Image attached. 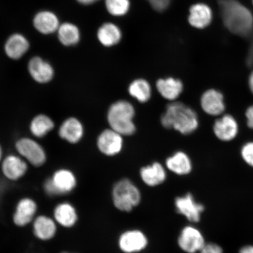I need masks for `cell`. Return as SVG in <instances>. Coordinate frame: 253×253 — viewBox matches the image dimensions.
<instances>
[{
  "label": "cell",
  "mask_w": 253,
  "mask_h": 253,
  "mask_svg": "<svg viewBox=\"0 0 253 253\" xmlns=\"http://www.w3.org/2000/svg\"><path fill=\"white\" fill-rule=\"evenodd\" d=\"M219 7L224 27L242 38L253 36V15L238 0H220Z\"/></svg>",
  "instance_id": "1"
},
{
  "label": "cell",
  "mask_w": 253,
  "mask_h": 253,
  "mask_svg": "<svg viewBox=\"0 0 253 253\" xmlns=\"http://www.w3.org/2000/svg\"><path fill=\"white\" fill-rule=\"evenodd\" d=\"M161 122L164 127L175 129L185 135L192 133L199 126L197 113L181 102L169 104L161 117Z\"/></svg>",
  "instance_id": "2"
},
{
  "label": "cell",
  "mask_w": 253,
  "mask_h": 253,
  "mask_svg": "<svg viewBox=\"0 0 253 253\" xmlns=\"http://www.w3.org/2000/svg\"><path fill=\"white\" fill-rule=\"evenodd\" d=\"M134 107L126 100H119L110 107L107 121L110 128L122 135H131L135 131L133 122Z\"/></svg>",
  "instance_id": "3"
},
{
  "label": "cell",
  "mask_w": 253,
  "mask_h": 253,
  "mask_svg": "<svg viewBox=\"0 0 253 253\" xmlns=\"http://www.w3.org/2000/svg\"><path fill=\"white\" fill-rule=\"evenodd\" d=\"M78 185V179L71 170H56L43 183V191L50 198L61 197L74 192Z\"/></svg>",
  "instance_id": "4"
},
{
  "label": "cell",
  "mask_w": 253,
  "mask_h": 253,
  "mask_svg": "<svg viewBox=\"0 0 253 253\" xmlns=\"http://www.w3.org/2000/svg\"><path fill=\"white\" fill-rule=\"evenodd\" d=\"M114 206L122 211H131L140 204L141 195L140 190L127 179L117 182L112 191Z\"/></svg>",
  "instance_id": "5"
},
{
  "label": "cell",
  "mask_w": 253,
  "mask_h": 253,
  "mask_svg": "<svg viewBox=\"0 0 253 253\" xmlns=\"http://www.w3.org/2000/svg\"><path fill=\"white\" fill-rule=\"evenodd\" d=\"M39 205L36 199L30 197L20 198L15 204L11 216L12 223L18 228L31 226L39 215Z\"/></svg>",
  "instance_id": "6"
},
{
  "label": "cell",
  "mask_w": 253,
  "mask_h": 253,
  "mask_svg": "<svg viewBox=\"0 0 253 253\" xmlns=\"http://www.w3.org/2000/svg\"><path fill=\"white\" fill-rule=\"evenodd\" d=\"M15 148L19 156L31 166L40 167L46 163L47 157L45 150L33 139L28 137L19 139L16 142Z\"/></svg>",
  "instance_id": "7"
},
{
  "label": "cell",
  "mask_w": 253,
  "mask_h": 253,
  "mask_svg": "<svg viewBox=\"0 0 253 253\" xmlns=\"http://www.w3.org/2000/svg\"><path fill=\"white\" fill-rule=\"evenodd\" d=\"M52 216L59 227L70 230L75 228L79 221L77 207L69 201H61L53 208Z\"/></svg>",
  "instance_id": "8"
},
{
  "label": "cell",
  "mask_w": 253,
  "mask_h": 253,
  "mask_svg": "<svg viewBox=\"0 0 253 253\" xmlns=\"http://www.w3.org/2000/svg\"><path fill=\"white\" fill-rule=\"evenodd\" d=\"M31 226L35 238L42 242H49L54 239L59 227L52 216L45 214H39Z\"/></svg>",
  "instance_id": "9"
},
{
  "label": "cell",
  "mask_w": 253,
  "mask_h": 253,
  "mask_svg": "<svg viewBox=\"0 0 253 253\" xmlns=\"http://www.w3.org/2000/svg\"><path fill=\"white\" fill-rule=\"evenodd\" d=\"M176 211L192 223L201 220L202 213L205 211L204 205L195 200L191 194H186L182 197H177L175 200Z\"/></svg>",
  "instance_id": "10"
},
{
  "label": "cell",
  "mask_w": 253,
  "mask_h": 253,
  "mask_svg": "<svg viewBox=\"0 0 253 253\" xmlns=\"http://www.w3.org/2000/svg\"><path fill=\"white\" fill-rule=\"evenodd\" d=\"M206 243L201 231L192 226L185 227L180 233L178 239L180 249L186 253L200 252Z\"/></svg>",
  "instance_id": "11"
},
{
  "label": "cell",
  "mask_w": 253,
  "mask_h": 253,
  "mask_svg": "<svg viewBox=\"0 0 253 253\" xmlns=\"http://www.w3.org/2000/svg\"><path fill=\"white\" fill-rule=\"evenodd\" d=\"M28 169V163L19 155H9L1 161L3 175L10 181L16 182L23 178Z\"/></svg>",
  "instance_id": "12"
},
{
  "label": "cell",
  "mask_w": 253,
  "mask_h": 253,
  "mask_svg": "<svg viewBox=\"0 0 253 253\" xmlns=\"http://www.w3.org/2000/svg\"><path fill=\"white\" fill-rule=\"evenodd\" d=\"M213 130L215 136L219 140L232 141L239 134V123L235 117L230 115H223L214 123Z\"/></svg>",
  "instance_id": "13"
},
{
  "label": "cell",
  "mask_w": 253,
  "mask_h": 253,
  "mask_svg": "<svg viewBox=\"0 0 253 253\" xmlns=\"http://www.w3.org/2000/svg\"><path fill=\"white\" fill-rule=\"evenodd\" d=\"M148 243L146 235L138 230L126 231L119 239V248L125 253L140 252L147 248Z\"/></svg>",
  "instance_id": "14"
},
{
  "label": "cell",
  "mask_w": 253,
  "mask_h": 253,
  "mask_svg": "<svg viewBox=\"0 0 253 253\" xmlns=\"http://www.w3.org/2000/svg\"><path fill=\"white\" fill-rule=\"evenodd\" d=\"M122 136L112 128L105 129L101 132L98 137L97 147L101 153L106 156H115L122 150Z\"/></svg>",
  "instance_id": "15"
},
{
  "label": "cell",
  "mask_w": 253,
  "mask_h": 253,
  "mask_svg": "<svg viewBox=\"0 0 253 253\" xmlns=\"http://www.w3.org/2000/svg\"><path fill=\"white\" fill-rule=\"evenodd\" d=\"M28 70L33 80L40 84L49 83L55 75L52 65L39 56H35L30 59Z\"/></svg>",
  "instance_id": "16"
},
{
  "label": "cell",
  "mask_w": 253,
  "mask_h": 253,
  "mask_svg": "<svg viewBox=\"0 0 253 253\" xmlns=\"http://www.w3.org/2000/svg\"><path fill=\"white\" fill-rule=\"evenodd\" d=\"M201 105L206 113L212 116L223 115L226 110L223 94L214 88L205 91L202 94Z\"/></svg>",
  "instance_id": "17"
},
{
  "label": "cell",
  "mask_w": 253,
  "mask_h": 253,
  "mask_svg": "<svg viewBox=\"0 0 253 253\" xmlns=\"http://www.w3.org/2000/svg\"><path fill=\"white\" fill-rule=\"evenodd\" d=\"M58 134L63 140L72 144H77L84 137V126L77 118H69L59 126Z\"/></svg>",
  "instance_id": "18"
},
{
  "label": "cell",
  "mask_w": 253,
  "mask_h": 253,
  "mask_svg": "<svg viewBox=\"0 0 253 253\" xmlns=\"http://www.w3.org/2000/svg\"><path fill=\"white\" fill-rule=\"evenodd\" d=\"M212 19V10L204 3H197L189 8L188 22L193 27L203 29L211 24Z\"/></svg>",
  "instance_id": "19"
},
{
  "label": "cell",
  "mask_w": 253,
  "mask_h": 253,
  "mask_svg": "<svg viewBox=\"0 0 253 253\" xmlns=\"http://www.w3.org/2000/svg\"><path fill=\"white\" fill-rule=\"evenodd\" d=\"M33 24L35 28L41 34L49 35L58 31L60 26L59 20L53 12L41 11L34 16Z\"/></svg>",
  "instance_id": "20"
},
{
  "label": "cell",
  "mask_w": 253,
  "mask_h": 253,
  "mask_svg": "<svg viewBox=\"0 0 253 253\" xmlns=\"http://www.w3.org/2000/svg\"><path fill=\"white\" fill-rule=\"evenodd\" d=\"M30 48V42L23 34L11 35L6 41L4 50L8 58L18 60L24 56Z\"/></svg>",
  "instance_id": "21"
},
{
  "label": "cell",
  "mask_w": 253,
  "mask_h": 253,
  "mask_svg": "<svg viewBox=\"0 0 253 253\" xmlns=\"http://www.w3.org/2000/svg\"><path fill=\"white\" fill-rule=\"evenodd\" d=\"M156 86L161 96L170 101L178 98L183 88L182 82L179 79L173 78L160 79L157 82Z\"/></svg>",
  "instance_id": "22"
},
{
  "label": "cell",
  "mask_w": 253,
  "mask_h": 253,
  "mask_svg": "<svg viewBox=\"0 0 253 253\" xmlns=\"http://www.w3.org/2000/svg\"><path fill=\"white\" fill-rule=\"evenodd\" d=\"M140 175L142 181L149 186H156L166 181V169L161 164L154 163L151 166L142 168Z\"/></svg>",
  "instance_id": "23"
},
{
  "label": "cell",
  "mask_w": 253,
  "mask_h": 253,
  "mask_svg": "<svg viewBox=\"0 0 253 253\" xmlns=\"http://www.w3.org/2000/svg\"><path fill=\"white\" fill-rule=\"evenodd\" d=\"M166 166L170 171L179 175H187L192 169L191 159L182 151L176 152L172 156L168 158Z\"/></svg>",
  "instance_id": "24"
},
{
  "label": "cell",
  "mask_w": 253,
  "mask_h": 253,
  "mask_svg": "<svg viewBox=\"0 0 253 253\" xmlns=\"http://www.w3.org/2000/svg\"><path fill=\"white\" fill-rule=\"evenodd\" d=\"M97 36L98 40L103 46L111 47L120 42L122 33L118 25L112 23H107L103 24L99 28Z\"/></svg>",
  "instance_id": "25"
},
{
  "label": "cell",
  "mask_w": 253,
  "mask_h": 253,
  "mask_svg": "<svg viewBox=\"0 0 253 253\" xmlns=\"http://www.w3.org/2000/svg\"><path fill=\"white\" fill-rule=\"evenodd\" d=\"M54 128L55 123L53 120L43 114L34 117L30 125L31 133L39 138L45 137Z\"/></svg>",
  "instance_id": "26"
},
{
  "label": "cell",
  "mask_w": 253,
  "mask_h": 253,
  "mask_svg": "<svg viewBox=\"0 0 253 253\" xmlns=\"http://www.w3.org/2000/svg\"><path fill=\"white\" fill-rule=\"evenodd\" d=\"M58 39L62 45L71 46L77 45L81 40V32L77 25L71 23H65L58 28Z\"/></svg>",
  "instance_id": "27"
},
{
  "label": "cell",
  "mask_w": 253,
  "mask_h": 253,
  "mask_svg": "<svg viewBox=\"0 0 253 253\" xmlns=\"http://www.w3.org/2000/svg\"><path fill=\"white\" fill-rule=\"evenodd\" d=\"M128 92L139 102L145 103L150 99L151 87L150 84L145 79H135L129 84Z\"/></svg>",
  "instance_id": "28"
},
{
  "label": "cell",
  "mask_w": 253,
  "mask_h": 253,
  "mask_svg": "<svg viewBox=\"0 0 253 253\" xmlns=\"http://www.w3.org/2000/svg\"><path fill=\"white\" fill-rule=\"evenodd\" d=\"M107 11L116 17H122L126 15L130 8L129 0H105Z\"/></svg>",
  "instance_id": "29"
},
{
  "label": "cell",
  "mask_w": 253,
  "mask_h": 253,
  "mask_svg": "<svg viewBox=\"0 0 253 253\" xmlns=\"http://www.w3.org/2000/svg\"><path fill=\"white\" fill-rule=\"evenodd\" d=\"M240 154L244 162L253 168V141L246 142L243 145Z\"/></svg>",
  "instance_id": "30"
},
{
  "label": "cell",
  "mask_w": 253,
  "mask_h": 253,
  "mask_svg": "<svg viewBox=\"0 0 253 253\" xmlns=\"http://www.w3.org/2000/svg\"><path fill=\"white\" fill-rule=\"evenodd\" d=\"M151 7L158 12L165 11L169 8L171 0H147Z\"/></svg>",
  "instance_id": "31"
},
{
  "label": "cell",
  "mask_w": 253,
  "mask_h": 253,
  "mask_svg": "<svg viewBox=\"0 0 253 253\" xmlns=\"http://www.w3.org/2000/svg\"><path fill=\"white\" fill-rule=\"evenodd\" d=\"M200 253H224L223 250L221 246L216 243H206L204 248L202 249Z\"/></svg>",
  "instance_id": "32"
},
{
  "label": "cell",
  "mask_w": 253,
  "mask_h": 253,
  "mask_svg": "<svg viewBox=\"0 0 253 253\" xmlns=\"http://www.w3.org/2000/svg\"><path fill=\"white\" fill-rule=\"evenodd\" d=\"M247 125L253 130V104L248 107L245 112Z\"/></svg>",
  "instance_id": "33"
},
{
  "label": "cell",
  "mask_w": 253,
  "mask_h": 253,
  "mask_svg": "<svg viewBox=\"0 0 253 253\" xmlns=\"http://www.w3.org/2000/svg\"><path fill=\"white\" fill-rule=\"evenodd\" d=\"M246 62L247 65L249 66V67H251L253 65V37L251 45L249 46Z\"/></svg>",
  "instance_id": "34"
},
{
  "label": "cell",
  "mask_w": 253,
  "mask_h": 253,
  "mask_svg": "<svg viewBox=\"0 0 253 253\" xmlns=\"http://www.w3.org/2000/svg\"><path fill=\"white\" fill-rule=\"evenodd\" d=\"M239 253H253V245L243 246L239 249Z\"/></svg>",
  "instance_id": "35"
},
{
  "label": "cell",
  "mask_w": 253,
  "mask_h": 253,
  "mask_svg": "<svg viewBox=\"0 0 253 253\" xmlns=\"http://www.w3.org/2000/svg\"><path fill=\"white\" fill-rule=\"evenodd\" d=\"M249 87L251 93L253 94V70L250 74L248 80Z\"/></svg>",
  "instance_id": "36"
},
{
  "label": "cell",
  "mask_w": 253,
  "mask_h": 253,
  "mask_svg": "<svg viewBox=\"0 0 253 253\" xmlns=\"http://www.w3.org/2000/svg\"><path fill=\"white\" fill-rule=\"evenodd\" d=\"M77 1L81 4L91 5L98 1H99V0H77Z\"/></svg>",
  "instance_id": "37"
},
{
  "label": "cell",
  "mask_w": 253,
  "mask_h": 253,
  "mask_svg": "<svg viewBox=\"0 0 253 253\" xmlns=\"http://www.w3.org/2000/svg\"><path fill=\"white\" fill-rule=\"evenodd\" d=\"M2 156H3V152H2V148L1 146V145H0V162H1L2 159Z\"/></svg>",
  "instance_id": "38"
},
{
  "label": "cell",
  "mask_w": 253,
  "mask_h": 253,
  "mask_svg": "<svg viewBox=\"0 0 253 253\" xmlns=\"http://www.w3.org/2000/svg\"><path fill=\"white\" fill-rule=\"evenodd\" d=\"M59 253H76V252L68 251H63L61 252H59Z\"/></svg>",
  "instance_id": "39"
},
{
  "label": "cell",
  "mask_w": 253,
  "mask_h": 253,
  "mask_svg": "<svg viewBox=\"0 0 253 253\" xmlns=\"http://www.w3.org/2000/svg\"><path fill=\"white\" fill-rule=\"evenodd\" d=\"M253 4V0H252Z\"/></svg>",
  "instance_id": "40"
}]
</instances>
